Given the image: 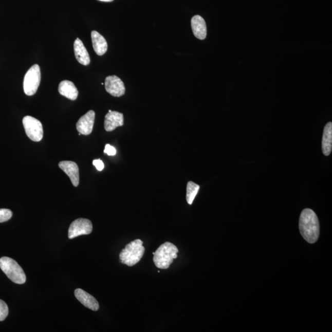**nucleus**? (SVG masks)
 <instances>
[{
    "label": "nucleus",
    "mask_w": 332,
    "mask_h": 332,
    "mask_svg": "<svg viewBox=\"0 0 332 332\" xmlns=\"http://www.w3.org/2000/svg\"><path fill=\"white\" fill-rule=\"evenodd\" d=\"M200 189V186L198 184L190 181L187 186V201L190 205H192L194 199L196 198Z\"/></svg>",
    "instance_id": "a211bd4d"
},
{
    "label": "nucleus",
    "mask_w": 332,
    "mask_h": 332,
    "mask_svg": "<svg viewBox=\"0 0 332 332\" xmlns=\"http://www.w3.org/2000/svg\"><path fill=\"white\" fill-rule=\"evenodd\" d=\"M93 163L99 171H102L103 168H104V164H103L101 159H95V160L93 161Z\"/></svg>",
    "instance_id": "4be33fe9"
},
{
    "label": "nucleus",
    "mask_w": 332,
    "mask_h": 332,
    "mask_svg": "<svg viewBox=\"0 0 332 332\" xmlns=\"http://www.w3.org/2000/svg\"><path fill=\"white\" fill-rule=\"evenodd\" d=\"M322 150L325 156L330 155L332 150V123L331 122L325 125L322 141Z\"/></svg>",
    "instance_id": "f3484780"
},
{
    "label": "nucleus",
    "mask_w": 332,
    "mask_h": 332,
    "mask_svg": "<svg viewBox=\"0 0 332 332\" xmlns=\"http://www.w3.org/2000/svg\"><path fill=\"white\" fill-rule=\"evenodd\" d=\"M75 296L78 300L86 308L95 311H98L99 309V304L98 300L85 291L77 289L75 290Z\"/></svg>",
    "instance_id": "f8f14e48"
},
{
    "label": "nucleus",
    "mask_w": 332,
    "mask_h": 332,
    "mask_svg": "<svg viewBox=\"0 0 332 332\" xmlns=\"http://www.w3.org/2000/svg\"><path fill=\"white\" fill-rule=\"evenodd\" d=\"M178 249L174 244L166 242L159 246L154 252L153 262L156 267L159 269H168L177 258Z\"/></svg>",
    "instance_id": "f03ea898"
},
{
    "label": "nucleus",
    "mask_w": 332,
    "mask_h": 332,
    "mask_svg": "<svg viewBox=\"0 0 332 332\" xmlns=\"http://www.w3.org/2000/svg\"><path fill=\"white\" fill-rule=\"evenodd\" d=\"M96 114L93 110H89L81 117L77 122L76 126L78 132L87 136L92 133L95 121Z\"/></svg>",
    "instance_id": "1a4fd4ad"
},
{
    "label": "nucleus",
    "mask_w": 332,
    "mask_h": 332,
    "mask_svg": "<svg viewBox=\"0 0 332 332\" xmlns=\"http://www.w3.org/2000/svg\"><path fill=\"white\" fill-rule=\"evenodd\" d=\"M74 52L75 58L80 64L86 66L90 62V56L87 52L85 46H84L82 41L80 39H77L74 43Z\"/></svg>",
    "instance_id": "ddd939ff"
},
{
    "label": "nucleus",
    "mask_w": 332,
    "mask_h": 332,
    "mask_svg": "<svg viewBox=\"0 0 332 332\" xmlns=\"http://www.w3.org/2000/svg\"><path fill=\"white\" fill-rule=\"evenodd\" d=\"M9 313L8 305L2 300H0V321H3L7 318Z\"/></svg>",
    "instance_id": "aec40b11"
},
{
    "label": "nucleus",
    "mask_w": 332,
    "mask_h": 332,
    "mask_svg": "<svg viewBox=\"0 0 332 332\" xmlns=\"http://www.w3.org/2000/svg\"><path fill=\"white\" fill-rule=\"evenodd\" d=\"M145 250L142 241H133L127 244L125 248L121 250L120 254V261L122 264L129 266L136 265L143 257Z\"/></svg>",
    "instance_id": "7ed1b4c3"
},
{
    "label": "nucleus",
    "mask_w": 332,
    "mask_h": 332,
    "mask_svg": "<svg viewBox=\"0 0 332 332\" xmlns=\"http://www.w3.org/2000/svg\"><path fill=\"white\" fill-rule=\"evenodd\" d=\"M59 93L68 99L75 100L78 98V90L74 83L70 81L64 80L59 85Z\"/></svg>",
    "instance_id": "2eb2a0df"
},
{
    "label": "nucleus",
    "mask_w": 332,
    "mask_h": 332,
    "mask_svg": "<svg viewBox=\"0 0 332 332\" xmlns=\"http://www.w3.org/2000/svg\"><path fill=\"white\" fill-rule=\"evenodd\" d=\"M194 35L199 40H205L207 36V27L205 20L199 15H195L191 21Z\"/></svg>",
    "instance_id": "4468645a"
},
{
    "label": "nucleus",
    "mask_w": 332,
    "mask_h": 332,
    "mask_svg": "<svg viewBox=\"0 0 332 332\" xmlns=\"http://www.w3.org/2000/svg\"><path fill=\"white\" fill-rule=\"evenodd\" d=\"M99 1L103 2H112L114 1V0H99Z\"/></svg>",
    "instance_id": "5701e85b"
},
{
    "label": "nucleus",
    "mask_w": 332,
    "mask_h": 332,
    "mask_svg": "<svg viewBox=\"0 0 332 332\" xmlns=\"http://www.w3.org/2000/svg\"><path fill=\"white\" fill-rule=\"evenodd\" d=\"M0 268L13 283L17 284L26 283V274L23 268L14 260L7 256H3L0 259Z\"/></svg>",
    "instance_id": "20e7f679"
},
{
    "label": "nucleus",
    "mask_w": 332,
    "mask_h": 332,
    "mask_svg": "<svg viewBox=\"0 0 332 332\" xmlns=\"http://www.w3.org/2000/svg\"><path fill=\"white\" fill-rule=\"evenodd\" d=\"M93 224L88 219L78 218L72 222L68 229L69 239H73L81 235H87L92 233Z\"/></svg>",
    "instance_id": "0eeeda50"
},
{
    "label": "nucleus",
    "mask_w": 332,
    "mask_h": 332,
    "mask_svg": "<svg viewBox=\"0 0 332 332\" xmlns=\"http://www.w3.org/2000/svg\"><path fill=\"white\" fill-rule=\"evenodd\" d=\"M124 125V115L121 113L108 111L105 115L104 121V127L107 132H112L118 127L123 126Z\"/></svg>",
    "instance_id": "9d476101"
},
{
    "label": "nucleus",
    "mask_w": 332,
    "mask_h": 332,
    "mask_svg": "<svg viewBox=\"0 0 332 332\" xmlns=\"http://www.w3.org/2000/svg\"><path fill=\"white\" fill-rule=\"evenodd\" d=\"M299 228L301 234L307 242L316 243L320 233V225L318 216L312 210H303L300 215Z\"/></svg>",
    "instance_id": "f257e3e1"
},
{
    "label": "nucleus",
    "mask_w": 332,
    "mask_h": 332,
    "mask_svg": "<svg viewBox=\"0 0 332 332\" xmlns=\"http://www.w3.org/2000/svg\"><path fill=\"white\" fill-rule=\"evenodd\" d=\"M104 84L106 92L112 96L120 98L126 93L123 81L115 75L106 77Z\"/></svg>",
    "instance_id": "6e6552de"
},
{
    "label": "nucleus",
    "mask_w": 332,
    "mask_h": 332,
    "mask_svg": "<svg viewBox=\"0 0 332 332\" xmlns=\"http://www.w3.org/2000/svg\"><path fill=\"white\" fill-rule=\"evenodd\" d=\"M12 216L11 210L8 209H0V223L10 220Z\"/></svg>",
    "instance_id": "6ab92c4d"
},
{
    "label": "nucleus",
    "mask_w": 332,
    "mask_h": 332,
    "mask_svg": "<svg viewBox=\"0 0 332 332\" xmlns=\"http://www.w3.org/2000/svg\"><path fill=\"white\" fill-rule=\"evenodd\" d=\"M59 166L70 177L73 186L77 187L80 183V174L77 163L70 161H63L59 162Z\"/></svg>",
    "instance_id": "9b49d317"
},
{
    "label": "nucleus",
    "mask_w": 332,
    "mask_h": 332,
    "mask_svg": "<svg viewBox=\"0 0 332 332\" xmlns=\"http://www.w3.org/2000/svg\"><path fill=\"white\" fill-rule=\"evenodd\" d=\"M41 81V71L39 65H33L27 71L24 80V90L26 95L33 96L39 89Z\"/></svg>",
    "instance_id": "39448f33"
},
{
    "label": "nucleus",
    "mask_w": 332,
    "mask_h": 332,
    "mask_svg": "<svg viewBox=\"0 0 332 332\" xmlns=\"http://www.w3.org/2000/svg\"><path fill=\"white\" fill-rule=\"evenodd\" d=\"M91 39L93 48L97 54L101 56L107 51L108 45L105 38L97 31L94 30L91 32Z\"/></svg>",
    "instance_id": "dca6fc26"
},
{
    "label": "nucleus",
    "mask_w": 332,
    "mask_h": 332,
    "mask_svg": "<svg viewBox=\"0 0 332 332\" xmlns=\"http://www.w3.org/2000/svg\"><path fill=\"white\" fill-rule=\"evenodd\" d=\"M23 123L28 137L34 142H40L43 137V128L42 123L30 116L23 118Z\"/></svg>",
    "instance_id": "423d86ee"
},
{
    "label": "nucleus",
    "mask_w": 332,
    "mask_h": 332,
    "mask_svg": "<svg viewBox=\"0 0 332 332\" xmlns=\"http://www.w3.org/2000/svg\"><path fill=\"white\" fill-rule=\"evenodd\" d=\"M104 153L108 156H115L117 154V150H116L115 147L109 145V144H106Z\"/></svg>",
    "instance_id": "412c9836"
}]
</instances>
